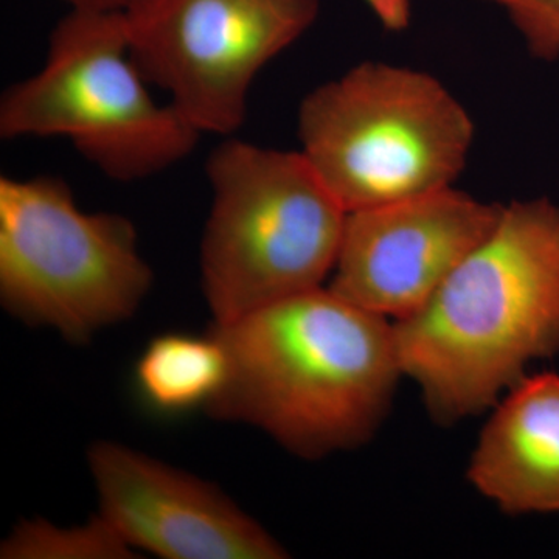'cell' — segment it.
<instances>
[{
	"label": "cell",
	"mask_w": 559,
	"mask_h": 559,
	"mask_svg": "<svg viewBox=\"0 0 559 559\" xmlns=\"http://www.w3.org/2000/svg\"><path fill=\"white\" fill-rule=\"evenodd\" d=\"M226 356L209 414L270 433L305 459L358 447L403 374L393 325L330 288L213 323Z\"/></svg>",
	"instance_id": "cell-1"
},
{
	"label": "cell",
	"mask_w": 559,
	"mask_h": 559,
	"mask_svg": "<svg viewBox=\"0 0 559 559\" xmlns=\"http://www.w3.org/2000/svg\"><path fill=\"white\" fill-rule=\"evenodd\" d=\"M392 325L401 371L433 418L455 423L495 406L530 362L559 353V205H503L491 234Z\"/></svg>",
	"instance_id": "cell-2"
},
{
	"label": "cell",
	"mask_w": 559,
	"mask_h": 559,
	"mask_svg": "<svg viewBox=\"0 0 559 559\" xmlns=\"http://www.w3.org/2000/svg\"><path fill=\"white\" fill-rule=\"evenodd\" d=\"M205 171L213 202L201 274L215 323L322 288L347 212L304 153L230 139L212 151Z\"/></svg>",
	"instance_id": "cell-3"
},
{
	"label": "cell",
	"mask_w": 559,
	"mask_h": 559,
	"mask_svg": "<svg viewBox=\"0 0 559 559\" xmlns=\"http://www.w3.org/2000/svg\"><path fill=\"white\" fill-rule=\"evenodd\" d=\"M299 135L301 153L349 213L452 187L474 123L436 76L369 61L307 95Z\"/></svg>",
	"instance_id": "cell-4"
},
{
	"label": "cell",
	"mask_w": 559,
	"mask_h": 559,
	"mask_svg": "<svg viewBox=\"0 0 559 559\" xmlns=\"http://www.w3.org/2000/svg\"><path fill=\"white\" fill-rule=\"evenodd\" d=\"M146 83L121 11L70 9L44 68L3 94L0 135L66 138L106 178H153L190 156L201 132Z\"/></svg>",
	"instance_id": "cell-5"
},
{
	"label": "cell",
	"mask_w": 559,
	"mask_h": 559,
	"mask_svg": "<svg viewBox=\"0 0 559 559\" xmlns=\"http://www.w3.org/2000/svg\"><path fill=\"white\" fill-rule=\"evenodd\" d=\"M153 285L134 224L86 213L64 180L0 179V299L70 342L130 319Z\"/></svg>",
	"instance_id": "cell-6"
},
{
	"label": "cell",
	"mask_w": 559,
	"mask_h": 559,
	"mask_svg": "<svg viewBox=\"0 0 559 559\" xmlns=\"http://www.w3.org/2000/svg\"><path fill=\"white\" fill-rule=\"evenodd\" d=\"M320 0H135L121 11L148 83L201 132L229 135L250 84L319 17Z\"/></svg>",
	"instance_id": "cell-7"
},
{
	"label": "cell",
	"mask_w": 559,
	"mask_h": 559,
	"mask_svg": "<svg viewBox=\"0 0 559 559\" xmlns=\"http://www.w3.org/2000/svg\"><path fill=\"white\" fill-rule=\"evenodd\" d=\"M502 212V204L454 187L349 212L329 288L382 318H407L491 234Z\"/></svg>",
	"instance_id": "cell-8"
},
{
	"label": "cell",
	"mask_w": 559,
	"mask_h": 559,
	"mask_svg": "<svg viewBox=\"0 0 559 559\" xmlns=\"http://www.w3.org/2000/svg\"><path fill=\"white\" fill-rule=\"evenodd\" d=\"M100 514L132 549L167 559H280L286 550L215 485L119 443H95Z\"/></svg>",
	"instance_id": "cell-9"
},
{
	"label": "cell",
	"mask_w": 559,
	"mask_h": 559,
	"mask_svg": "<svg viewBox=\"0 0 559 559\" xmlns=\"http://www.w3.org/2000/svg\"><path fill=\"white\" fill-rule=\"evenodd\" d=\"M468 479L503 513L559 511V374L509 390L481 430Z\"/></svg>",
	"instance_id": "cell-10"
},
{
	"label": "cell",
	"mask_w": 559,
	"mask_h": 559,
	"mask_svg": "<svg viewBox=\"0 0 559 559\" xmlns=\"http://www.w3.org/2000/svg\"><path fill=\"white\" fill-rule=\"evenodd\" d=\"M226 377V356L216 337L164 334L151 341L135 367L146 403L165 414L207 406Z\"/></svg>",
	"instance_id": "cell-11"
},
{
	"label": "cell",
	"mask_w": 559,
	"mask_h": 559,
	"mask_svg": "<svg viewBox=\"0 0 559 559\" xmlns=\"http://www.w3.org/2000/svg\"><path fill=\"white\" fill-rule=\"evenodd\" d=\"M3 559H130L132 547L102 514L81 527L22 522L0 547Z\"/></svg>",
	"instance_id": "cell-12"
},
{
	"label": "cell",
	"mask_w": 559,
	"mask_h": 559,
	"mask_svg": "<svg viewBox=\"0 0 559 559\" xmlns=\"http://www.w3.org/2000/svg\"><path fill=\"white\" fill-rule=\"evenodd\" d=\"M507 11L524 36L530 53L540 60L559 57V0H484Z\"/></svg>",
	"instance_id": "cell-13"
},
{
	"label": "cell",
	"mask_w": 559,
	"mask_h": 559,
	"mask_svg": "<svg viewBox=\"0 0 559 559\" xmlns=\"http://www.w3.org/2000/svg\"><path fill=\"white\" fill-rule=\"evenodd\" d=\"M382 27L390 32H403L409 27L412 0H364Z\"/></svg>",
	"instance_id": "cell-14"
},
{
	"label": "cell",
	"mask_w": 559,
	"mask_h": 559,
	"mask_svg": "<svg viewBox=\"0 0 559 559\" xmlns=\"http://www.w3.org/2000/svg\"><path fill=\"white\" fill-rule=\"evenodd\" d=\"M70 9L124 11L135 0H62Z\"/></svg>",
	"instance_id": "cell-15"
}]
</instances>
